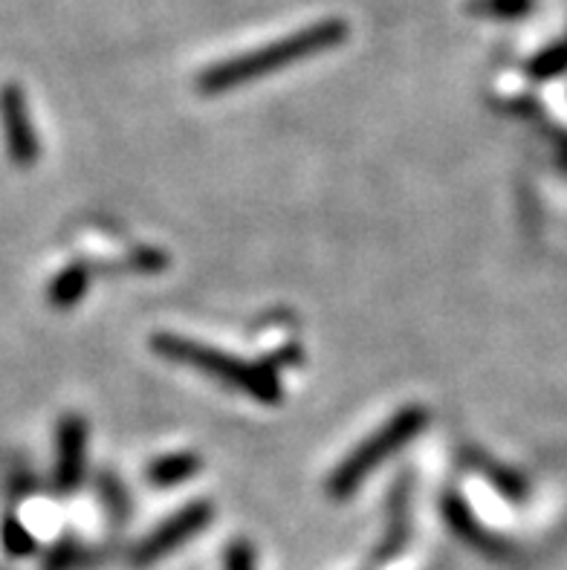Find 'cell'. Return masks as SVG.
Returning a JSON list of instances; mask_svg holds the SVG:
<instances>
[{"instance_id": "cell-1", "label": "cell", "mask_w": 567, "mask_h": 570, "mask_svg": "<svg viewBox=\"0 0 567 570\" xmlns=\"http://www.w3.org/2000/svg\"><path fill=\"white\" fill-rule=\"evenodd\" d=\"M345 38L348 23L342 18H324V21L313 23V27L299 29L293 36L266 43L261 50L226 58L221 65L208 67L201 79H197V85L208 96L226 94V90H235V87L250 85L255 79H266V76H273V72L284 70V67L295 65V61L313 58L319 52L336 50Z\"/></svg>"}, {"instance_id": "cell-2", "label": "cell", "mask_w": 567, "mask_h": 570, "mask_svg": "<svg viewBox=\"0 0 567 570\" xmlns=\"http://www.w3.org/2000/svg\"><path fill=\"white\" fill-rule=\"evenodd\" d=\"M151 345L159 356L183 362V365H192V368L221 380L223 385H232V389L244 391V394H250V397L258 400V403L275 405L284 400L281 380L275 376L273 365L235 360V356L215 351V347L203 345V342L186 340V336H174V333H157Z\"/></svg>"}, {"instance_id": "cell-3", "label": "cell", "mask_w": 567, "mask_h": 570, "mask_svg": "<svg viewBox=\"0 0 567 570\" xmlns=\"http://www.w3.org/2000/svg\"><path fill=\"white\" fill-rule=\"evenodd\" d=\"M426 423H429V412H426L423 405H405V409H400L380 432L371 434L365 443H360L345 461L339 463V470L328 481V495L336 501L353 495L377 466H382L402 446H409L417 434L423 432Z\"/></svg>"}, {"instance_id": "cell-4", "label": "cell", "mask_w": 567, "mask_h": 570, "mask_svg": "<svg viewBox=\"0 0 567 570\" xmlns=\"http://www.w3.org/2000/svg\"><path fill=\"white\" fill-rule=\"evenodd\" d=\"M0 130H3V145H7L9 157L18 168H32L41 154L38 142V130L29 114L27 96L18 85L0 87Z\"/></svg>"}, {"instance_id": "cell-5", "label": "cell", "mask_w": 567, "mask_h": 570, "mask_svg": "<svg viewBox=\"0 0 567 570\" xmlns=\"http://www.w3.org/2000/svg\"><path fill=\"white\" fill-rule=\"evenodd\" d=\"M212 519V507L206 501H194V504L183 507L180 513L168 519L166 524H159L137 550V562H157L159 557H166L168 550L180 548L183 542H188L192 535L201 533L203 528Z\"/></svg>"}, {"instance_id": "cell-6", "label": "cell", "mask_w": 567, "mask_h": 570, "mask_svg": "<svg viewBox=\"0 0 567 570\" xmlns=\"http://www.w3.org/2000/svg\"><path fill=\"white\" fill-rule=\"evenodd\" d=\"M85 449H87V423L79 414H67L58 423L56 438V487L58 492H70L79 487L85 472Z\"/></svg>"}, {"instance_id": "cell-7", "label": "cell", "mask_w": 567, "mask_h": 570, "mask_svg": "<svg viewBox=\"0 0 567 570\" xmlns=\"http://www.w3.org/2000/svg\"><path fill=\"white\" fill-rule=\"evenodd\" d=\"M87 284H90V273H87L85 264H70L52 278L50 289H47V302L56 311H70L81 302V296L87 293Z\"/></svg>"}, {"instance_id": "cell-8", "label": "cell", "mask_w": 567, "mask_h": 570, "mask_svg": "<svg viewBox=\"0 0 567 570\" xmlns=\"http://www.w3.org/2000/svg\"><path fill=\"white\" fill-rule=\"evenodd\" d=\"M203 466L201 455H192V452H177V455H163L148 466V481L154 487H177L183 484L186 478L197 475Z\"/></svg>"}, {"instance_id": "cell-9", "label": "cell", "mask_w": 567, "mask_h": 570, "mask_svg": "<svg viewBox=\"0 0 567 570\" xmlns=\"http://www.w3.org/2000/svg\"><path fill=\"white\" fill-rule=\"evenodd\" d=\"M475 14H492V18H521L532 9V0H472Z\"/></svg>"}, {"instance_id": "cell-10", "label": "cell", "mask_w": 567, "mask_h": 570, "mask_svg": "<svg viewBox=\"0 0 567 570\" xmlns=\"http://www.w3.org/2000/svg\"><path fill=\"white\" fill-rule=\"evenodd\" d=\"M567 67V50L565 47H554V50L541 52L536 61L530 65L532 76H539V79H547V76H556Z\"/></svg>"}, {"instance_id": "cell-11", "label": "cell", "mask_w": 567, "mask_h": 570, "mask_svg": "<svg viewBox=\"0 0 567 570\" xmlns=\"http://www.w3.org/2000/svg\"><path fill=\"white\" fill-rule=\"evenodd\" d=\"M3 544L12 550L14 557H23V553H29V550H32V535L23 530L21 521L9 519L7 524H3Z\"/></svg>"}, {"instance_id": "cell-12", "label": "cell", "mask_w": 567, "mask_h": 570, "mask_svg": "<svg viewBox=\"0 0 567 570\" xmlns=\"http://www.w3.org/2000/svg\"><path fill=\"white\" fill-rule=\"evenodd\" d=\"M226 570H255V550L250 542H232L226 553Z\"/></svg>"}]
</instances>
